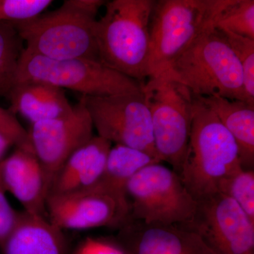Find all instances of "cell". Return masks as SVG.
Instances as JSON below:
<instances>
[{
	"label": "cell",
	"mask_w": 254,
	"mask_h": 254,
	"mask_svg": "<svg viewBox=\"0 0 254 254\" xmlns=\"http://www.w3.org/2000/svg\"><path fill=\"white\" fill-rule=\"evenodd\" d=\"M105 3L65 0L58 9L12 24L26 43L25 50L32 54L55 60L100 62L95 27L97 14Z\"/></svg>",
	"instance_id": "1"
},
{
	"label": "cell",
	"mask_w": 254,
	"mask_h": 254,
	"mask_svg": "<svg viewBox=\"0 0 254 254\" xmlns=\"http://www.w3.org/2000/svg\"><path fill=\"white\" fill-rule=\"evenodd\" d=\"M155 0H113L97 19L100 63L144 84L148 78L150 21Z\"/></svg>",
	"instance_id": "2"
},
{
	"label": "cell",
	"mask_w": 254,
	"mask_h": 254,
	"mask_svg": "<svg viewBox=\"0 0 254 254\" xmlns=\"http://www.w3.org/2000/svg\"><path fill=\"white\" fill-rule=\"evenodd\" d=\"M241 167L233 137L193 95L190 141L180 175L187 190L195 201L217 193L222 179Z\"/></svg>",
	"instance_id": "3"
},
{
	"label": "cell",
	"mask_w": 254,
	"mask_h": 254,
	"mask_svg": "<svg viewBox=\"0 0 254 254\" xmlns=\"http://www.w3.org/2000/svg\"><path fill=\"white\" fill-rule=\"evenodd\" d=\"M163 71L194 96L247 102L240 62L221 32L213 27L195 38Z\"/></svg>",
	"instance_id": "4"
},
{
	"label": "cell",
	"mask_w": 254,
	"mask_h": 254,
	"mask_svg": "<svg viewBox=\"0 0 254 254\" xmlns=\"http://www.w3.org/2000/svg\"><path fill=\"white\" fill-rule=\"evenodd\" d=\"M227 0H159L150 21L148 77L165 71L195 38L212 28Z\"/></svg>",
	"instance_id": "5"
},
{
	"label": "cell",
	"mask_w": 254,
	"mask_h": 254,
	"mask_svg": "<svg viewBox=\"0 0 254 254\" xmlns=\"http://www.w3.org/2000/svg\"><path fill=\"white\" fill-rule=\"evenodd\" d=\"M36 82L78 92L85 96L136 93L143 83L88 59L55 60L23 50L14 83Z\"/></svg>",
	"instance_id": "6"
},
{
	"label": "cell",
	"mask_w": 254,
	"mask_h": 254,
	"mask_svg": "<svg viewBox=\"0 0 254 254\" xmlns=\"http://www.w3.org/2000/svg\"><path fill=\"white\" fill-rule=\"evenodd\" d=\"M148 78L143 92L150 112L155 150L160 161L170 164L180 175L190 141L193 95L165 71Z\"/></svg>",
	"instance_id": "7"
},
{
	"label": "cell",
	"mask_w": 254,
	"mask_h": 254,
	"mask_svg": "<svg viewBox=\"0 0 254 254\" xmlns=\"http://www.w3.org/2000/svg\"><path fill=\"white\" fill-rule=\"evenodd\" d=\"M126 198L127 220L151 225L185 223L197 204L180 175L160 163L147 165L130 179Z\"/></svg>",
	"instance_id": "8"
},
{
	"label": "cell",
	"mask_w": 254,
	"mask_h": 254,
	"mask_svg": "<svg viewBox=\"0 0 254 254\" xmlns=\"http://www.w3.org/2000/svg\"><path fill=\"white\" fill-rule=\"evenodd\" d=\"M82 96L98 136L115 145L141 150L161 163L155 150L150 112L143 90L110 96Z\"/></svg>",
	"instance_id": "9"
},
{
	"label": "cell",
	"mask_w": 254,
	"mask_h": 254,
	"mask_svg": "<svg viewBox=\"0 0 254 254\" xmlns=\"http://www.w3.org/2000/svg\"><path fill=\"white\" fill-rule=\"evenodd\" d=\"M196 203L191 218L176 226L197 234L217 254H254V222L235 200L217 192Z\"/></svg>",
	"instance_id": "10"
},
{
	"label": "cell",
	"mask_w": 254,
	"mask_h": 254,
	"mask_svg": "<svg viewBox=\"0 0 254 254\" xmlns=\"http://www.w3.org/2000/svg\"><path fill=\"white\" fill-rule=\"evenodd\" d=\"M83 97L64 118L31 125L30 143L44 175L48 194L55 177L71 155L94 136Z\"/></svg>",
	"instance_id": "11"
},
{
	"label": "cell",
	"mask_w": 254,
	"mask_h": 254,
	"mask_svg": "<svg viewBox=\"0 0 254 254\" xmlns=\"http://www.w3.org/2000/svg\"><path fill=\"white\" fill-rule=\"evenodd\" d=\"M46 210L49 221L63 231L105 226L120 228L128 218L118 201L94 187L48 195Z\"/></svg>",
	"instance_id": "12"
},
{
	"label": "cell",
	"mask_w": 254,
	"mask_h": 254,
	"mask_svg": "<svg viewBox=\"0 0 254 254\" xmlns=\"http://www.w3.org/2000/svg\"><path fill=\"white\" fill-rule=\"evenodd\" d=\"M115 243L125 254H217L197 234L176 225L128 220Z\"/></svg>",
	"instance_id": "13"
},
{
	"label": "cell",
	"mask_w": 254,
	"mask_h": 254,
	"mask_svg": "<svg viewBox=\"0 0 254 254\" xmlns=\"http://www.w3.org/2000/svg\"><path fill=\"white\" fill-rule=\"evenodd\" d=\"M0 187L21 203L24 211L48 218L44 175L32 148H16L0 160Z\"/></svg>",
	"instance_id": "14"
},
{
	"label": "cell",
	"mask_w": 254,
	"mask_h": 254,
	"mask_svg": "<svg viewBox=\"0 0 254 254\" xmlns=\"http://www.w3.org/2000/svg\"><path fill=\"white\" fill-rule=\"evenodd\" d=\"M112 143L94 136L74 152L60 169L49 194L61 195L94 187L104 173Z\"/></svg>",
	"instance_id": "15"
},
{
	"label": "cell",
	"mask_w": 254,
	"mask_h": 254,
	"mask_svg": "<svg viewBox=\"0 0 254 254\" xmlns=\"http://www.w3.org/2000/svg\"><path fill=\"white\" fill-rule=\"evenodd\" d=\"M9 110L33 124L64 118L71 113L64 91L61 88L36 82L15 84L7 98Z\"/></svg>",
	"instance_id": "16"
},
{
	"label": "cell",
	"mask_w": 254,
	"mask_h": 254,
	"mask_svg": "<svg viewBox=\"0 0 254 254\" xmlns=\"http://www.w3.org/2000/svg\"><path fill=\"white\" fill-rule=\"evenodd\" d=\"M4 254H66L63 231L47 218L18 212L17 222L6 240Z\"/></svg>",
	"instance_id": "17"
},
{
	"label": "cell",
	"mask_w": 254,
	"mask_h": 254,
	"mask_svg": "<svg viewBox=\"0 0 254 254\" xmlns=\"http://www.w3.org/2000/svg\"><path fill=\"white\" fill-rule=\"evenodd\" d=\"M197 98L213 112L233 137L242 168L254 170V105L220 96Z\"/></svg>",
	"instance_id": "18"
},
{
	"label": "cell",
	"mask_w": 254,
	"mask_h": 254,
	"mask_svg": "<svg viewBox=\"0 0 254 254\" xmlns=\"http://www.w3.org/2000/svg\"><path fill=\"white\" fill-rule=\"evenodd\" d=\"M153 163L160 162L141 150L115 145L110 150L104 173L94 187L118 201L128 215L127 184L137 172Z\"/></svg>",
	"instance_id": "19"
},
{
	"label": "cell",
	"mask_w": 254,
	"mask_h": 254,
	"mask_svg": "<svg viewBox=\"0 0 254 254\" xmlns=\"http://www.w3.org/2000/svg\"><path fill=\"white\" fill-rule=\"evenodd\" d=\"M23 43L12 23L0 21V95L6 98L14 86Z\"/></svg>",
	"instance_id": "20"
},
{
	"label": "cell",
	"mask_w": 254,
	"mask_h": 254,
	"mask_svg": "<svg viewBox=\"0 0 254 254\" xmlns=\"http://www.w3.org/2000/svg\"><path fill=\"white\" fill-rule=\"evenodd\" d=\"M212 27L254 40V0H227Z\"/></svg>",
	"instance_id": "21"
},
{
	"label": "cell",
	"mask_w": 254,
	"mask_h": 254,
	"mask_svg": "<svg viewBox=\"0 0 254 254\" xmlns=\"http://www.w3.org/2000/svg\"><path fill=\"white\" fill-rule=\"evenodd\" d=\"M218 192L235 200L254 222V170L241 167L229 174L219 183Z\"/></svg>",
	"instance_id": "22"
},
{
	"label": "cell",
	"mask_w": 254,
	"mask_h": 254,
	"mask_svg": "<svg viewBox=\"0 0 254 254\" xmlns=\"http://www.w3.org/2000/svg\"><path fill=\"white\" fill-rule=\"evenodd\" d=\"M220 31L240 62L247 102L254 105V40L228 31Z\"/></svg>",
	"instance_id": "23"
},
{
	"label": "cell",
	"mask_w": 254,
	"mask_h": 254,
	"mask_svg": "<svg viewBox=\"0 0 254 254\" xmlns=\"http://www.w3.org/2000/svg\"><path fill=\"white\" fill-rule=\"evenodd\" d=\"M52 3V0H0V21H29L43 14Z\"/></svg>",
	"instance_id": "24"
},
{
	"label": "cell",
	"mask_w": 254,
	"mask_h": 254,
	"mask_svg": "<svg viewBox=\"0 0 254 254\" xmlns=\"http://www.w3.org/2000/svg\"><path fill=\"white\" fill-rule=\"evenodd\" d=\"M0 135L16 148H32L28 132L20 124L16 115L0 107Z\"/></svg>",
	"instance_id": "25"
},
{
	"label": "cell",
	"mask_w": 254,
	"mask_h": 254,
	"mask_svg": "<svg viewBox=\"0 0 254 254\" xmlns=\"http://www.w3.org/2000/svg\"><path fill=\"white\" fill-rule=\"evenodd\" d=\"M18 216V212L9 204L5 192L0 187V249L1 251L16 225Z\"/></svg>",
	"instance_id": "26"
},
{
	"label": "cell",
	"mask_w": 254,
	"mask_h": 254,
	"mask_svg": "<svg viewBox=\"0 0 254 254\" xmlns=\"http://www.w3.org/2000/svg\"><path fill=\"white\" fill-rule=\"evenodd\" d=\"M73 254H125L115 242L87 238Z\"/></svg>",
	"instance_id": "27"
},
{
	"label": "cell",
	"mask_w": 254,
	"mask_h": 254,
	"mask_svg": "<svg viewBox=\"0 0 254 254\" xmlns=\"http://www.w3.org/2000/svg\"><path fill=\"white\" fill-rule=\"evenodd\" d=\"M6 151L2 149H0V160H1V158H2L3 155L5 154Z\"/></svg>",
	"instance_id": "28"
}]
</instances>
